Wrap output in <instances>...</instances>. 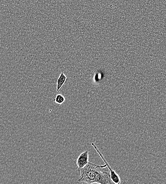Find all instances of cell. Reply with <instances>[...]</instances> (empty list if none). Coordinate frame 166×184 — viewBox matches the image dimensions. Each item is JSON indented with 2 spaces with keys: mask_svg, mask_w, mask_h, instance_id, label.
<instances>
[{
  "mask_svg": "<svg viewBox=\"0 0 166 184\" xmlns=\"http://www.w3.org/2000/svg\"><path fill=\"white\" fill-rule=\"evenodd\" d=\"M106 166V164L100 166L89 162L85 167L78 169L80 173L78 182L88 184H112L110 172L102 170Z\"/></svg>",
  "mask_w": 166,
  "mask_h": 184,
  "instance_id": "1",
  "label": "cell"
},
{
  "mask_svg": "<svg viewBox=\"0 0 166 184\" xmlns=\"http://www.w3.org/2000/svg\"><path fill=\"white\" fill-rule=\"evenodd\" d=\"M92 145L94 147L95 150L98 153L100 156V157L102 158V159L103 160L105 164H106L107 168L109 170V172H110V178L111 181H112L113 183L116 184H120L121 183V180L120 176L117 174L114 170L112 169L109 164L107 163L106 160L105 159L104 157L103 156L102 154H101L100 152L99 151L98 149L96 146L95 145V144L93 143H92Z\"/></svg>",
  "mask_w": 166,
  "mask_h": 184,
  "instance_id": "2",
  "label": "cell"
},
{
  "mask_svg": "<svg viewBox=\"0 0 166 184\" xmlns=\"http://www.w3.org/2000/svg\"><path fill=\"white\" fill-rule=\"evenodd\" d=\"M89 154L88 150H86L82 153L78 157L77 160L78 169H82L89 163Z\"/></svg>",
  "mask_w": 166,
  "mask_h": 184,
  "instance_id": "3",
  "label": "cell"
},
{
  "mask_svg": "<svg viewBox=\"0 0 166 184\" xmlns=\"http://www.w3.org/2000/svg\"><path fill=\"white\" fill-rule=\"evenodd\" d=\"M67 77L64 74L63 72H62L60 74L59 78H58L57 81V91H59L61 89L62 86L65 83Z\"/></svg>",
  "mask_w": 166,
  "mask_h": 184,
  "instance_id": "4",
  "label": "cell"
},
{
  "mask_svg": "<svg viewBox=\"0 0 166 184\" xmlns=\"http://www.w3.org/2000/svg\"><path fill=\"white\" fill-rule=\"evenodd\" d=\"M65 98L63 95L58 94L56 95L55 98L54 99V102L58 105H61L65 101Z\"/></svg>",
  "mask_w": 166,
  "mask_h": 184,
  "instance_id": "5",
  "label": "cell"
}]
</instances>
